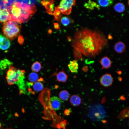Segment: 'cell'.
Here are the masks:
<instances>
[{"mask_svg": "<svg viewBox=\"0 0 129 129\" xmlns=\"http://www.w3.org/2000/svg\"><path fill=\"white\" fill-rule=\"evenodd\" d=\"M11 65V62L7 59L2 60L0 62V67L2 70L7 68V66Z\"/></svg>", "mask_w": 129, "mask_h": 129, "instance_id": "7402d4cb", "label": "cell"}, {"mask_svg": "<svg viewBox=\"0 0 129 129\" xmlns=\"http://www.w3.org/2000/svg\"><path fill=\"white\" fill-rule=\"evenodd\" d=\"M98 4L100 6L102 7H107L111 5L113 3L112 0H98L97 1Z\"/></svg>", "mask_w": 129, "mask_h": 129, "instance_id": "d6986e66", "label": "cell"}, {"mask_svg": "<svg viewBox=\"0 0 129 129\" xmlns=\"http://www.w3.org/2000/svg\"><path fill=\"white\" fill-rule=\"evenodd\" d=\"M119 99L120 100H124L125 99V98L124 96H121L120 97Z\"/></svg>", "mask_w": 129, "mask_h": 129, "instance_id": "4316f807", "label": "cell"}, {"mask_svg": "<svg viewBox=\"0 0 129 129\" xmlns=\"http://www.w3.org/2000/svg\"><path fill=\"white\" fill-rule=\"evenodd\" d=\"M1 126V123H0V128Z\"/></svg>", "mask_w": 129, "mask_h": 129, "instance_id": "4dcf8cb0", "label": "cell"}, {"mask_svg": "<svg viewBox=\"0 0 129 129\" xmlns=\"http://www.w3.org/2000/svg\"><path fill=\"white\" fill-rule=\"evenodd\" d=\"M6 38L5 36L0 34V44L3 42Z\"/></svg>", "mask_w": 129, "mask_h": 129, "instance_id": "484cf974", "label": "cell"}, {"mask_svg": "<svg viewBox=\"0 0 129 129\" xmlns=\"http://www.w3.org/2000/svg\"><path fill=\"white\" fill-rule=\"evenodd\" d=\"M50 101L52 107L54 110H58L60 108L63 101L59 98L53 96L50 98Z\"/></svg>", "mask_w": 129, "mask_h": 129, "instance_id": "52a82bcc", "label": "cell"}, {"mask_svg": "<svg viewBox=\"0 0 129 129\" xmlns=\"http://www.w3.org/2000/svg\"><path fill=\"white\" fill-rule=\"evenodd\" d=\"M113 81V79L111 75L106 73L102 75L100 79L101 84L103 86L107 87L111 86Z\"/></svg>", "mask_w": 129, "mask_h": 129, "instance_id": "8992f818", "label": "cell"}, {"mask_svg": "<svg viewBox=\"0 0 129 129\" xmlns=\"http://www.w3.org/2000/svg\"><path fill=\"white\" fill-rule=\"evenodd\" d=\"M118 74L119 75H121L122 74V72L121 71H118L117 72Z\"/></svg>", "mask_w": 129, "mask_h": 129, "instance_id": "83f0119b", "label": "cell"}, {"mask_svg": "<svg viewBox=\"0 0 129 129\" xmlns=\"http://www.w3.org/2000/svg\"><path fill=\"white\" fill-rule=\"evenodd\" d=\"M20 31V27L14 21L10 20L3 23V33L8 39L13 40L19 34Z\"/></svg>", "mask_w": 129, "mask_h": 129, "instance_id": "277c9868", "label": "cell"}, {"mask_svg": "<svg viewBox=\"0 0 129 129\" xmlns=\"http://www.w3.org/2000/svg\"><path fill=\"white\" fill-rule=\"evenodd\" d=\"M118 80L120 81H121L122 80V78L121 77H118Z\"/></svg>", "mask_w": 129, "mask_h": 129, "instance_id": "f1b7e54d", "label": "cell"}, {"mask_svg": "<svg viewBox=\"0 0 129 129\" xmlns=\"http://www.w3.org/2000/svg\"><path fill=\"white\" fill-rule=\"evenodd\" d=\"M70 96L69 92L64 90L61 91L59 94V98L62 101H66L69 98Z\"/></svg>", "mask_w": 129, "mask_h": 129, "instance_id": "e0dca14e", "label": "cell"}, {"mask_svg": "<svg viewBox=\"0 0 129 129\" xmlns=\"http://www.w3.org/2000/svg\"><path fill=\"white\" fill-rule=\"evenodd\" d=\"M70 102L72 106L76 107L80 105L81 103V100L79 96L74 95L70 97Z\"/></svg>", "mask_w": 129, "mask_h": 129, "instance_id": "8fae6325", "label": "cell"}, {"mask_svg": "<svg viewBox=\"0 0 129 129\" xmlns=\"http://www.w3.org/2000/svg\"><path fill=\"white\" fill-rule=\"evenodd\" d=\"M42 67V65L40 63L37 61L32 64L31 67V69L33 72H38L40 70Z\"/></svg>", "mask_w": 129, "mask_h": 129, "instance_id": "ffe728a7", "label": "cell"}, {"mask_svg": "<svg viewBox=\"0 0 129 129\" xmlns=\"http://www.w3.org/2000/svg\"><path fill=\"white\" fill-rule=\"evenodd\" d=\"M114 8L116 12L118 13H122L125 10V6L123 3L118 2L114 5Z\"/></svg>", "mask_w": 129, "mask_h": 129, "instance_id": "9a60e30c", "label": "cell"}, {"mask_svg": "<svg viewBox=\"0 0 129 129\" xmlns=\"http://www.w3.org/2000/svg\"><path fill=\"white\" fill-rule=\"evenodd\" d=\"M75 57H95L108 46L107 39L97 29L82 27L76 30L72 43Z\"/></svg>", "mask_w": 129, "mask_h": 129, "instance_id": "6da1fadb", "label": "cell"}, {"mask_svg": "<svg viewBox=\"0 0 129 129\" xmlns=\"http://www.w3.org/2000/svg\"></svg>", "mask_w": 129, "mask_h": 129, "instance_id": "1f68e13d", "label": "cell"}, {"mask_svg": "<svg viewBox=\"0 0 129 129\" xmlns=\"http://www.w3.org/2000/svg\"><path fill=\"white\" fill-rule=\"evenodd\" d=\"M33 0H14L12 5L7 8L11 16V20L19 23L28 21L36 11Z\"/></svg>", "mask_w": 129, "mask_h": 129, "instance_id": "7a4b0ae2", "label": "cell"}, {"mask_svg": "<svg viewBox=\"0 0 129 129\" xmlns=\"http://www.w3.org/2000/svg\"><path fill=\"white\" fill-rule=\"evenodd\" d=\"M128 5L129 6V0L128 1Z\"/></svg>", "mask_w": 129, "mask_h": 129, "instance_id": "f546056e", "label": "cell"}, {"mask_svg": "<svg viewBox=\"0 0 129 129\" xmlns=\"http://www.w3.org/2000/svg\"><path fill=\"white\" fill-rule=\"evenodd\" d=\"M76 1L74 0H62L55 9L64 15H68L70 13L73 6L75 5Z\"/></svg>", "mask_w": 129, "mask_h": 129, "instance_id": "5b68a950", "label": "cell"}, {"mask_svg": "<svg viewBox=\"0 0 129 129\" xmlns=\"http://www.w3.org/2000/svg\"><path fill=\"white\" fill-rule=\"evenodd\" d=\"M71 112V109L65 108L64 111V114L65 116H68L70 115Z\"/></svg>", "mask_w": 129, "mask_h": 129, "instance_id": "d4e9b609", "label": "cell"}, {"mask_svg": "<svg viewBox=\"0 0 129 129\" xmlns=\"http://www.w3.org/2000/svg\"><path fill=\"white\" fill-rule=\"evenodd\" d=\"M25 73L24 70L11 65L6 72L5 77L8 84L12 85L19 83L22 84L24 78Z\"/></svg>", "mask_w": 129, "mask_h": 129, "instance_id": "3957f363", "label": "cell"}, {"mask_svg": "<svg viewBox=\"0 0 129 129\" xmlns=\"http://www.w3.org/2000/svg\"><path fill=\"white\" fill-rule=\"evenodd\" d=\"M114 48L115 51L117 53H122L125 51L126 47L125 44L121 41L116 43L115 44Z\"/></svg>", "mask_w": 129, "mask_h": 129, "instance_id": "9c48e42d", "label": "cell"}, {"mask_svg": "<svg viewBox=\"0 0 129 129\" xmlns=\"http://www.w3.org/2000/svg\"><path fill=\"white\" fill-rule=\"evenodd\" d=\"M11 19L10 12L6 8H0V22L4 23Z\"/></svg>", "mask_w": 129, "mask_h": 129, "instance_id": "ba28073f", "label": "cell"}, {"mask_svg": "<svg viewBox=\"0 0 129 129\" xmlns=\"http://www.w3.org/2000/svg\"><path fill=\"white\" fill-rule=\"evenodd\" d=\"M100 63L102 67L105 69L109 68L111 65V61L109 58L107 56L102 58L100 60Z\"/></svg>", "mask_w": 129, "mask_h": 129, "instance_id": "7c38bea8", "label": "cell"}, {"mask_svg": "<svg viewBox=\"0 0 129 129\" xmlns=\"http://www.w3.org/2000/svg\"><path fill=\"white\" fill-rule=\"evenodd\" d=\"M11 45V43L9 39L7 38L1 43L0 44V49L5 50L8 49Z\"/></svg>", "mask_w": 129, "mask_h": 129, "instance_id": "2e32d148", "label": "cell"}, {"mask_svg": "<svg viewBox=\"0 0 129 129\" xmlns=\"http://www.w3.org/2000/svg\"><path fill=\"white\" fill-rule=\"evenodd\" d=\"M38 74L35 72H32L28 75V79L30 82L35 83L38 81Z\"/></svg>", "mask_w": 129, "mask_h": 129, "instance_id": "44dd1931", "label": "cell"}, {"mask_svg": "<svg viewBox=\"0 0 129 129\" xmlns=\"http://www.w3.org/2000/svg\"><path fill=\"white\" fill-rule=\"evenodd\" d=\"M67 121L64 120L63 121L60 122L59 125V126L58 128H63V129H65L66 126L67 124H68Z\"/></svg>", "mask_w": 129, "mask_h": 129, "instance_id": "cb8c5ba5", "label": "cell"}, {"mask_svg": "<svg viewBox=\"0 0 129 129\" xmlns=\"http://www.w3.org/2000/svg\"><path fill=\"white\" fill-rule=\"evenodd\" d=\"M56 79L59 82H65L67 80L68 75L62 70L59 72L56 75Z\"/></svg>", "mask_w": 129, "mask_h": 129, "instance_id": "4fadbf2b", "label": "cell"}, {"mask_svg": "<svg viewBox=\"0 0 129 129\" xmlns=\"http://www.w3.org/2000/svg\"><path fill=\"white\" fill-rule=\"evenodd\" d=\"M71 19L68 17L64 16L61 18V22L62 24L64 26H67L71 23Z\"/></svg>", "mask_w": 129, "mask_h": 129, "instance_id": "603a6c76", "label": "cell"}, {"mask_svg": "<svg viewBox=\"0 0 129 129\" xmlns=\"http://www.w3.org/2000/svg\"><path fill=\"white\" fill-rule=\"evenodd\" d=\"M33 88L35 91L39 92L42 90L44 87L43 84L41 82L37 81L33 84Z\"/></svg>", "mask_w": 129, "mask_h": 129, "instance_id": "ac0fdd59", "label": "cell"}, {"mask_svg": "<svg viewBox=\"0 0 129 129\" xmlns=\"http://www.w3.org/2000/svg\"><path fill=\"white\" fill-rule=\"evenodd\" d=\"M84 6L86 8L90 10H93L95 8L99 9L100 6L96 2L91 0L88 1L84 4Z\"/></svg>", "mask_w": 129, "mask_h": 129, "instance_id": "5bb4252c", "label": "cell"}, {"mask_svg": "<svg viewBox=\"0 0 129 129\" xmlns=\"http://www.w3.org/2000/svg\"><path fill=\"white\" fill-rule=\"evenodd\" d=\"M68 67L72 73H77L79 67L77 61L76 60H73L70 61L68 65Z\"/></svg>", "mask_w": 129, "mask_h": 129, "instance_id": "30bf717a", "label": "cell"}]
</instances>
